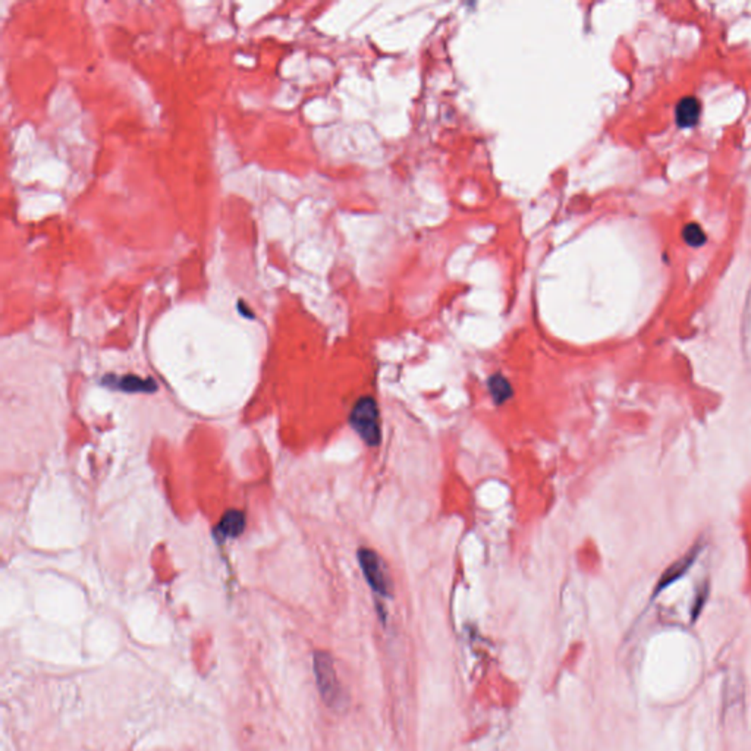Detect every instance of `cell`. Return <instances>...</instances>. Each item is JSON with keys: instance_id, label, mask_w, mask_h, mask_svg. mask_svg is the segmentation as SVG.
<instances>
[{"instance_id": "obj_1", "label": "cell", "mask_w": 751, "mask_h": 751, "mask_svg": "<svg viewBox=\"0 0 751 751\" xmlns=\"http://www.w3.org/2000/svg\"><path fill=\"white\" fill-rule=\"evenodd\" d=\"M349 423L354 430L368 446H378L382 440L379 406L371 397H363L355 402Z\"/></svg>"}, {"instance_id": "obj_2", "label": "cell", "mask_w": 751, "mask_h": 751, "mask_svg": "<svg viewBox=\"0 0 751 751\" xmlns=\"http://www.w3.org/2000/svg\"><path fill=\"white\" fill-rule=\"evenodd\" d=\"M314 674L321 699L326 702L328 706L332 707L341 705L344 693L341 683H339L337 679L332 656L329 653L317 652L314 654Z\"/></svg>"}, {"instance_id": "obj_3", "label": "cell", "mask_w": 751, "mask_h": 751, "mask_svg": "<svg viewBox=\"0 0 751 751\" xmlns=\"http://www.w3.org/2000/svg\"><path fill=\"white\" fill-rule=\"evenodd\" d=\"M359 564L363 569V574L373 588V592L382 596H389L390 584L387 578V572L383 565L382 558L371 549L361 547L359 550Z\"/></svg>"}, {"instance_id": "obj_4", "label": "cell", "mask_w": 751, "mask_h": 751, "mask_svg": "<svg viewBox=\"0 0 751 751\" xmlns=\"http://www.w3.org/2000/svg\"><path fill=\"white\" fill-rule=\"evenodd\" d=\"M700 552V546H694L687 555H684L683 558H679L676 562H674L668 569L664 576H662L660 581H659V585L656 588V592H660V590H664L665 587H668L669 584L675 583L679 577H683L685 572L688 571V568L693 565V562L695 561L697 555H699Z\"/></svg>"}, {"instance_id": "obj_5", "label": "cell", "mask_w": 751, "mask_h": 751, "mask_svg": "<svg viewBox=\"0 0 751 751\" xmlns=\"http://www.w3.org/2000/svg\"><path fill=\"white\" fill-rule=\"evenodd\" d=\"M244 527H245L244 514L237 509H230L222 516L221 524L216 527V530H214V534H216L218 538H221L222 540H226V539H232L240 535L244 531Z\"/></svg>"}, {"instance_id": "obj_6", "label": "cell", "mask_w": 751, "mask_h": 751, "mask_svg": "<svg viewBox=\"0 0 751 751\" xmlns=\"http://www.w3.org/2000/svg\"><path fill=\"white\" fill-rule=\"evenodd\" d=\"M676 122L681 128H690L700 116V103L694 97H684L676 106Z\"/></svg>"}, {"instance_id": "obj_7", "label": "cell", "mask_w": 751, "mask_h": 751, "mask_svg": "<svg viewBox=\"0 0 751 751\" xmlns=\"http://www.w3.org/2000/svg\"><path fill=\"white\" fill-rule=\"evenodd\" d=\"M488 385H489L490 395L497 405H502L512 397V386L509 385L508 379L504 378L500 373L493 374L489 379Z\"/></svg>"}, {"instance_id": "obj_8", "label": "cell", "mask_w": 751, "mask_h": 751, "mask_svg": "<svg viewBox=\"0 0 751 751\" xmlns=\"http://www.w3.org/2000/svg\"><path fill=\"white\" fill-rule=\"evenodd\" d=\"M118 386L125 392H135V390L151 392L156 389L154 380H142L139 378H135V376H125V378H120Z\"/></svg>"}, {"instance_id": "obj_9", "label": "cell", "mask_w": 751, "mask_h": 751, "mask_svg": "<svg viewBox=\"0 0 751 751\" xmlns=\"http://www.w3.org/2000/svg\"><path fill=\"white\" fill-rule=\"evenodd\" d=\"M683 238L690 247H702L706 242V234L700 225L688 223L683 229Z\"/></svg>"}]
</instances>
